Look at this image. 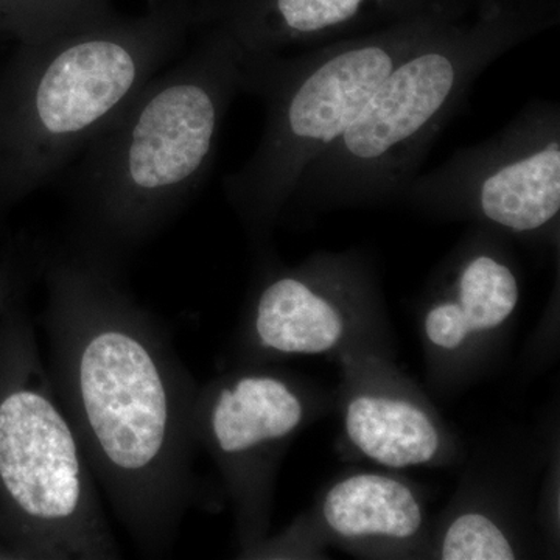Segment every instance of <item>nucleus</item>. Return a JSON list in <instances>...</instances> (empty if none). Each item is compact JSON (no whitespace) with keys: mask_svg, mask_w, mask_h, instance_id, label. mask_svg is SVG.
<instances>
[{"mask_svg":"<svg viewBox=\"0 0 560 560\" xmlns=\"http://www.w3.org/2000/svg\"><path fill=\"white\" fill-rule=\"evenodd\" d=\"M47 371L98 488L139 548L172 547L194 499V388L117 265L68 246L40 261Z\"/></svg>","mask_w":560,"mask_h":560,"instance_id":"obj_1","label":"nucleus"},{"mask_svg":"<svg viewBox=\"0 0 560 560\" xmlns=\"http://www.w3.org/2000/svg\"><path fill=\"white\" fill-rule=\"evenodd\" d=\"M241 92L243 51L210 25L81 151L69 194V245L119 267L161 234L208 178Z\"/></svg>","mask_w":560,"mask_h":560,"instance_id":"obj_2","label":"nucleus"},{"mask_svg":"<svg viewBox=\"0 0 560 560\" xmlns=\"http://www.w3.org/2000/svg\"><path fill=\"white\" fill-rule=\"evenodd\" d=\"M197 25V3L153 0L142 16L18 44L0 70V223L80 156Z\"/></svg>","mask_w":560,"mask_h":560,"instance_id":"obj_3","label":"nucleus"},{"mask_svg":"<svg viewBox=\"0 0 560 560\" xmlns=\"http://www.w3.org/2000/svg\"><path fill=\"white\" fill-rule=\"evenodd\" d=\"M0 514L10 559L119 558L97 481L40 355L25 291L0 315Z\"/></svg>","mask_w":560,"mask_h":560,"instance_id":"obj_4","label":"nucleus"},{"mask_svg":"<svg viewBox=\"0 0 560 560\" xmlns=\"http://www.w3.org/2000/svg\"><path fill=\"white\" fill-rule=\"evenodd\" d=\"M536 25L495 13L441 25L397 62L348 130L302 173L290 201L334 206L399 197L475 80Z\"/></svg>","mask_w":560,"mask_h":560,"instance_id":"obj_5","label":"nucleus"},{"mask_svg":"<svg viewBox=\"0 0 560 560\" xmlns=\"http://www.w3.org/2000/svg\"><path fill=\"white\" fill-rule=\"evenodd\" d=\"M442 24L416 21L293 55L243 54V92L264 106L253 154L224 178L231 205L265 234L308 165L359 116L383 80Z\"/></svg>","mask_w":560,"mask_h":560,"instance_id":"obj_6","label":"nucleus"},{"mask_svg":"<svg viewBox=\"0 0 560 560\" xmlns=\"http://www.w3.org/2000/svg\"><path fill=\"white\" fill-rule=\"evenodd\" d=\"M399 197L477 213L500 230L533 234L560 212V106L536 98L492 138L418 173Z\"/></svg>","mask_w":560,"mask_h":560,"instance_id":"obj_7","label":"nucleus"},{"mask_svg":"<svg viewBox=\"0 0 560 560\" xmlns=\"http://www.w3.org/2000/svg\"><path fill=\"white\" fill-rule=\"evenodd\" d=\"M304 419V404L289 383L275 375L226 378L195 400V436L234 477L243 495L257 488V459L287 440Z\"/></svg>","mask_w":560,"mask_h":560,"instance_id":"obj_8","label":"nucleus"},{"mask_svg":"<svg viewBox=\"0 0 560 560\" xmlns=\"http://www.w3.org/2000/svg\"><path fill=\"white\" fill-rule=\"evenodd\" d=\"M250 330L265 352L315 355L337 346L345 323L312 276L283 271L265 279L254 302Z\"/></svg>","mask_w":560,"mask_h":560,"instance_id":"obj_9","label":"nucleus"},{"mask_svg":"<svg viewBox=\"0 0 560 560\" xmlns=\"http://www.w3.org/2000/svg\"><path fill=\"white\" fill-rule=\"evenodd\" d=\"M517 302V276L510 265L493 253L478 250L460 264L456 301L442 302L427 313V337L438 348H459L471 331L501 326Z\"/></svg>","mask_w":560,"mask_h":560,"instance_id":"obj_10","label":"nucleus"},{"mask_svg":"<svg viewBox=\"0 0 560 560\" xmlns=\"http://www.w3.org/2000/svg\"><path fill=\"white\" fill-rule=\"evenodd\" d=\"M324 521L345 539H411L422 526V510L404 482L375 474L346 478L327 492Z\"/></svg>","mask_w":560,"mask_h":560,"instance_id":"obj_11","label":"nucleus"},{"mask_svg":"<svg viewBox=\"0 0 560 560\" xmlns=\"http://www.w3.org/2000/svg\"><path fill=\"white\" fill-rule=\"evenodd\" d=\"M346 433L364 456L393 469L430 463L441 447L440 431L425 411L385 396L350 400Z\"/></svg>","mask_w":560,"mask_h":560,"instance_id":"obj_12","label":"nucleus"},{"mask_svg":"<svg viewBox=\"0 0 560 560\" xmlns=\"http://www.w3.org/2000/svg\"><path fill=\"white\" fill-rule=\"evenodd\" d=\"M108 0H0V38L32 44L114 16Z\"/></svg>","mask_w":560,"mask_h":560,"instance_id":"obj_13","label":"nucleus"},{"mask_svg":"<svg viewBox=\"0 0 560 560\" xmlns=\"http://www.w3.org/2000/svg\"><path fill=\"white\" fill-rule=\"evenodd\" d=\"M444 560H512L510 540L489 517L464 514L452 522L442 540Z\"/></svg>","mask_w":560,"mask_h":560,"instance_id":"obj_14","label":"nucleus"},{"mask_svg":"<svg viewBox=\"0 0 560 560\" xmlns=\"http://www.w3.org/2000/svg\"><path fill=\"white\" fill-rule=\"evenodd\" d=\"M25 291V279L16 261L0 260V315Z\"/></svg>","mask_w":560,"mask_h":560,"instance_id":"obj_15","label":"nucleus"},{"mask_svg":"<svg viewBox=\"0 0 560 560\" xmlns=\"http://www.w3.org/2000/svg\"><path fill=\"white\" fill-rule=\"evenodd\" d=\"M0 559H10L9 551H7L5 544H3L2 514H0Z\"/></svg>","mask_w":560,"mask_h":560,"instance_id":"obj_16","label":"nucleus"}]
</instances>
